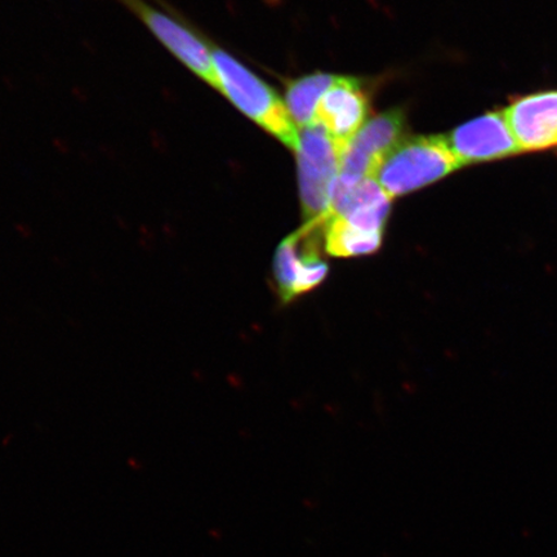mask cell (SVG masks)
<instances>
[{
	"mask_svg": "<svg viewBox=\"0 0 557 557\" xmlns=\"http://www.w3.org/2000/svg\"><path fill=\"white\" fill-rule=\"evenodd\" d=\"M212 59L218 82L215 89L243 114L296 150L298 135L295 122L274 90L221 48L212 46Z\"/></svg>",
	"mask_w": 557,
	"mask_h": 557,
	"instance_id": "1",
	"label": "cell"
},
{
	"mask_svg": "<svg viewBox=\"0 0 557 557\" xmlns=\"http://www.w3.org/2000/svg\"><path fill=\"white\" fill-rule=\"evenodd\" d=\"M461 166L447 137L417 136L403 138L373 177L393 199L434 184Z\"/></svg>",
	"mask_w": 557,
	"mask_h": 557,
	"instance_id": "2",
	"label": "cell"
},
{
	"mask_svg": "<svg viewBox=\"0 0 557 557\" xmlns=\"http://www.w3.org/2000/svg\"><path fill=\"white\" fill-rule=\"evenodd\" d=\"M323 253L324 214L283 240L274 257V281L283 302L309 294L325 281L330 264Z\"/></svg>",
	"mask_w": 557,
	"mask_h": 557,
	"instance_id": "3",
	"label": "cell"
},
{
	"mask_svg": "<svg viewBox=\"0 0 557 557\" xmlns=\"http://www.w3.org/2000/svg\"><path fill=\"white\" fill-rule=\"evenodd\" d=\"M345 146L318 124L302 128L298 136L299 195L306 220L329 213Z\"/></svg>",
	"mask_w": 557,
	"mask_h": 557,
	"instance_id": "4",
	"label": "cell"
},
{
	"mask_svg": "<svg viewBox=\"0 0 557 557\" xmlns=\"http://www.w3.org/2000/svg\"><path fill=\"white\" fill-rule=\"evenodd\" d=\"M141 23L158 44L207 85L218 87L212 59V46L198 32L176 16L158 9L148 0H117Z\"/></svg>",
	"mask_w": 557,
	"mask_h": 557,
	"instance_id": "5",
	"label": "cell"
},
{
	"mask_svg": "<svg viewBox=\"0 0 557 557\" xmlns=\"http://www.w3.org/2000/svg\"><path fill=\"white\" fill-rule=\"evenodd\" d=\"M406 115L399 109L375 115L345 146L338 178L355 184L373 177L383 158L404 138Z\"/></svg>",
	"mask_w": 557,
	"mask_h": 557,
	"instance_id": "6",
	"label": "cell"
},
{
	"mask_svg": "<svg viewBox=\"0 0 557 557\" xmlns=\"http://www.w3.org/2000/svg\"><path fill=\"white\" fill-rule=\"evenodd\" d=\"M445 137L462 166L492 162L522 152L505 110L478 116L459 125Z\"/></svg>",
	"mask_w": 557,
	"mask_h": 557,
	"instance_id": "7",
	"label": "cell"
},
{
	"mask_svg": "<svg viewBox=\"0 0 557 557\" xmlns=\"http://www.w3.org/2000/svg\"><path fill=\"white\" fill-rule=\"evenodd\" d=\"M392 201L374 177H366L355 184L337 177L329 212L355 227L383 234L392 212Z\"/></svg>",
	"mask_w": 557,
	"mask_h": 557,
	"instance_id": "8",
	"label": "cell"
},
{
	"mask_svg": "<svg viewBox=\"0 0 557 557\" xmlns=\"http://www.w3.org/2000/svg\"><path fill=\"white\" fill-rule=\"evenodd\" d=\"M368 113L369 97L361 83L337 76L320 100L313 124L322 125L336 141L346 145L363 127Z\"/></svg>",
	"mask_w": 557,
	"mask_h": 557,
	"instance_id": "9",
	"label": "cell"
},
{
	"mask_svg": "<svg viewBox=\"0 0 557 557\" xmlns=\"http://www.w3.org/2000/svg\"><path fill=\"white\" fill-rule=\"evenodd\" d=\"M505 114L522 152L557 148V90L519 97Z\"/></svg>",
	"mask_w": 557,
	"mask_h": 557,
	"instance_id": "10",
	"label": "cell"
},
{
	"mask_svg": "<svg viewBox=\"0 0 557 557\" xmlns=\"http://www.w3.org/2000/svg\"><path fill=\"white\" fill-rule=\"evenodd\" d=\"M383 234L366 232L332 213L324 214L325 253L336 259L371 256L382 247Z\"/></svg>",
	"mask_w": 557,
	"mask_h": 557,
	"instance_id": "11",
	"label": "cell"
},
{
	"mask_svg": "<svg viewBox=\"0 0 557 557\" xmlns=\"http://www.w3.org/2000/svg\"><path fill=\"white\" fill-rule=\"evenodd\" d=\"M336 79L337 76L317 73L292 82L287 89V107L292 121L299 127H310L315 122L320 100Z\"/></svg>",
	"mask_w": 557,
	"mask_h": 557,
	"instance_id": "12",
	"label": "cell"
}]
</instances>
